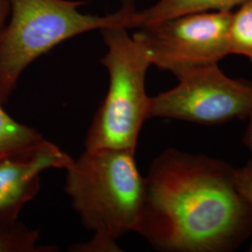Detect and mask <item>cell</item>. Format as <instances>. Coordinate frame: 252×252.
Returning <instances> with one entry per match:
<instances>
[{"label":"cell","instance_id":"1","mask_svg":"<svg viewBox=\"0 0 252 252\" xmlns=\"http://www.w3.org/2000/svg\"><path fill=\"white\" fill-rule=\"evenodd\" d=\"M229 163L169 148L153 160L135 233L162 252H231L252 236Z\"/></svg>","mask_w":252,"mask_h":252},{"label":"cell","instance_id":"2","mask_svg":"<svg viewBox=\"0 0 252 252\" xmlns=\"http://www.w3.org/2000/svg\"><path fill=\"white\" fill-rule=\"evenodd\" d=\"M64 170V191L83 226L94 234L70 251L122 252L118 239L136 231L144 203V177L135 153L85 150Z\"/></svg>","mask_w":252,"mask_h":252},{"label":"cell","instance_id":"3","mask_svg":"<svg viewBox=\"0 0 252 252\" xmlns=\"http://www.w3.org/2000/svg\"><path fill=\"white\" fill-rule=\"evenodd\" d=\"M9 22L0 27V102L8 103L27 67L53 48L94 30L129 29L135 0H124L116 12L84 14L83 0H8ZM130 30V29H129Z\"/></svg>","mask_w":252,"mask_h":252},{"label":"cell","instance_id":"4","mask_svg":"<svg viewBox=\"0 0 252 252\" xmlns=\"http://www.w3.org/2000/svg\"><path fill=\"white\" fill-rule=\"evenodd\" d=\"M128 30L122 26L99 30L106 46L101 63L109 82L106 97L86 133L85 150L135 153L143 125L151 119L146 76L152 63L144 47Z\"/></svg>","mask_w":252,"mask_h":252},{"label":"cell","instance_id":"5","mask_svg":"<svg viewBox=\"0 0 252 252\" xmlns=\"http://www.w3.org/2000/svg\"><path fill=\"white\" fill-rule=\"evenodd\" d=\"M170 90L150 99V118H167L205 126L247 119L252 108V81L232 79L218 63L182 73Z\"/></svg>","mask_w":252,"mask_h":252},{"label":"cell","instance_id":"6","mask_svg":"<svg viewBox=\"0 0 252 252\" xmlns=\"http://www.w3.org/2000/svg\"><path fill=\"white\" fill-rule=\"evenodd\" d=\"M232 10L186 14L137 28L133 36L144 47L152 65L176 78L229 55L227 33Z\"/></svg>","mask_w":252,"mask_h":252},{"label":"cell","instance_id":"7","mask_svg":"<svg viewBox=\"0 0 252 252\" xmlns=\"http://www.w3.org/2000/svg\"><path fill=\"white\" fill-rule=\"evenodd\" d=\"M72 161L67 153L45 139L24 152L0 159V191L23 186L48 169H65Z\"/></svg>","mask_w":252,"mask_h":252},{"label":"cell","instance_id":"8","mask_svg":"<svg viewBox=\"0 0 252 252\" xmlns=\"http://www.w3.org/2000/svg\"><path fill=\"white\" fill-rule=\"evenodd\" d=\"M247 0H158L153 6L137 10L132 15L129 28L137 29L164 20L186 14L231 10Z\"/></svg>","mask_w":252,"mask_h":252},{"label":"cell","instance_id":"9","mask_svg":"<svg viewBox=\"0 0 252 252\" xmlns=\"http://www.w3.org/2000/svg\"><path fill=\"white\" fill-rule=\"evenodd\" d=\"M9 3L7 2L0 12V27L9 16ZM45 140L36 129L23 125L10 117L0 102V159L24 152Z\"/></svg>","mask_w":252,"mask_h":252},{"label":"cell","instance_id":"10","mask_svg":"<svg viewBox=\"0 0 252 252\" xmlns=\"http://www.w3.org/2000/svg\"><path fill=\"white\" fill-rule=\"evenodd\" d=\"M37 230L18 221L0 218V252H53L57 248L40 245Z\"/></svg>","mask_w":252,"mask_h":252},{"label":"cell","instance_id":"11","mask_svg":"<svg viewBox=\"0 0 252 252\" xmlns=\"http://www.w3.org/2000/svg\"><path fill=\"white\" fill-rule=\"evenodd\" d=\"M229 55H241L252 63V0H247L233 12L227 33Z\"/></svg>","mask_w":252,"mask_h":252},{"label":"cell","instance_id":"12","mask_svg":"<svg viewBox=\"0 0 252 252\" xmlns=\"http://www.w3.org/2000/svg\"><path fill=\"white\" fill-rule=\"evenodd\" d=\"M40 185V177H38L18 188L0 191V218L18 220L22 209L36 197Z\"/></svg>","mask_w":252,"mask_h":252},{"label":"cell","instance_id":"13","mask_svg":"<svg viewBox=\"0 0 252 252\" xmlns=\"http://www.w3.org/2000/svg\"><path fill=\"white\" fill-rule=\"evenodd\" d=\"M234 181L239 193L249 206L252 218V160L244 164L242 167L235 168ZM251 237L252 243L250 252H252V234Z\"/></svg>","mask_w":252,"mask_h":252},{"label":"cell","instance_id":"14","mask_svg":"<svg viewBox=\"0 0 252 252\" xmlns=\"http://www.w3.org/2000/svg\"><path fill=\"white\" fill-rule=\"evenodd\" d=\"M247 119H249V125L247 126V130L244 135V143L250 150L252 155V108Z\"/></svg>","mask_w":252,"mask_h":252},{"label":"cell","instance_id":"15","mask_svg":"<svg viewBox=\"0 0 252 252\" xmlns=\"http://www.w3.org/2000/svg\"><path fill=\"white\" fill-rule=\"evenodd\" d=\"M6 2H7V0H0V12H1V10L3 9V7L5 6Z\"/></svg>","mask_w":252,"mask_h":252}]
</instances>
